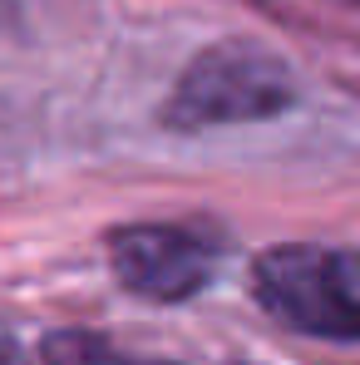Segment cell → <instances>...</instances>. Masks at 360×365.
<instances>
[{
    "mask_svg": "<svg viewBox=\"0 0 360 365\" xmlns=\"http://www.w3.org/2000/svg\"><path fill=\"white\" fill-rule=\"evenodd\" d=\"M252 297L267 316L316 341L360 346V257L287 242L252 262Z\"/></svg>",
    "mask_w": 360,
    "mask_h": 365,
    "instance_id": "6da1fadb",
    "label": "cell"
},
{
    "mask_svg": "<svg viewBox=\"0 0 360 365\" xmlns=\"http://www.w3.org/2000/svg\"><path fill=\"white\" fill-rule=\"evenodd\" d=\"M297 104V74L282 55L252 45V40H222L207 45L187 64L163 104V123L178 133L217 128V123H252L272 119Z\"/></svg>",
    "mask_w": 360,
    "mask_h": 365,
    "instance_id": "7a4b0ae2",
    "label": "cell"
},
{
    "mask_svg": "<svg viewBox=\"0 0 360 365\" xmlns=\"http://www.w3.org/2000/svg\"><path fill=\"white\" fill-rule=\"evenodd\" d=\"M109 267L143 302H187L212 282L217 242L187 222H133L109 232Z\"/></svg>",
    "mask_w": 360,
    "mask_h": 365,
    "instance_id": "3957f363",
    "label": "cell"
},
{
    "mask_svg": "<svg viewBox=\"0 0 360 365\" xmlns=\"http://www.w3.org/2000/svg\"><path fill=\"white\" fill-rule=\"evenodd\" d=\"M45 365H168L148 361V356H128L119 346H109L104 336H84V331H60L45 341Z\"/></svg>",
    "mask_w": 360,
    "mask_h": 365,
    "instance_id": "277c9868",
    "label": "cell"
},
{
    "mask_svg": "<svg viewBox=\"0 0 360 365\" xmlns=\"http://www.w3.org/2000/svg\"><path fill=\"white\" fill-rule=\"evenodd\" d=\"M0 365H25V361H20V351H15V346H0Z\"/></svg>",
    "mask_w": 360,
    "mask_h": 365,
    "instance_id": "5b68a950",
    "label": "cell"
},
{
    "mask_svg": "<svg viewBox=\"0 0 360 365\" xmlns=\"http://www.w3.org/2000/svg\"><path fill=\"white\" fill-rule=\"evenodd\" d=\"M346 5H360V0H346Z\"/></svg>",
    "mask_w": 360,
    "mask_h": 365,
    "instance_id": "8992f818",
    "label": "cell"
}]
</instances>
